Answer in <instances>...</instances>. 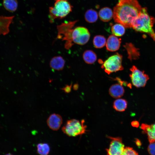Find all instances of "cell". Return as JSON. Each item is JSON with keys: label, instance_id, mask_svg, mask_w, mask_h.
Returning a JSON list of instances; mask_svg holds the SVG:
<instances>
[{"label": "cell", "instance_id": "cell-12", "mask_svg": "<svg viewBox=\"0 0 155 155\" xmlns=\"http://www.w3.org/2000/svg\"><path fill=\"white\" fill-rule=\"evenodd\" d=\"M121 42V39L113 35H111L107 39L106 44V50L113 52L118 50L119 48Z\"/></svg>", "mask_w": 155, "mask_h": 155}, {"label": "cell", "instance_id": "cell-24", "mask_svg": "<svg viewBox=\"0 0 155 155\" xmlns=\"http://www.w3.org/2000/svg\"><path fill=\"white\" fill-rule=\"evenodd\" d=\"M37 148L38 153L40 155H48L49 153L50 148L47 143H39L37 145Z\"/></svg>", "mask_w": 155, "mask_h": 155}, {"label": "cell", "instance_id": "cell-17", "mask_svg": "<svg viewBox=\"0 0 155 155\" xmlns=\"http://www.w3.org/2000/svg\"><path fill=\"white\" fill-rule=\"evenodd\" d=\"M113 14L112 10L108 7L101 8L98 13L100 19L104 22H108L110 21L113 17Z\"/></svg>", "mask_w": 155, "mask_h": 155}, {"label": "cell", "instance_id": "cell-25", "mask_svg": "<svg viewBox=\"0 0 155 155\" xmlns=\"http://www.w3.org/2000/svg\"><path fill=\"white\" fill-rule=\"evenodd\" d=\"M121 155H138V154L132 148L127 147L125 148Z\"/></svg>", "mask_w": 155, "mask_h": 155}, {"label": "cell", "instance_id": "cell-10", "mask_svg": "<svg viewBox=\"0 0 155 155\" xmlns=\"http://www.w3.org/2000/svg\"><path fill=\"white\" fill-rule=\"evenodd\" d=\"M63 121L62 118L60 115L53 113L49 116L46 122L48 126L50 129L57 131L60 127Z\"/></svg>", "mask_w": 155, "mask_h": 155}, {"label": "cell", "instance_id": "cell-3", "mask_svg": "<svg viewBox=\"0 0 155 155\" xmlns=\"http://www.w3.org/2000/svg\"><path fill=\"white\" fill-rule=\"evenodd\" d=\"M72 6L67 0L56 1L54 5L49 8V18L52 22L56 19H62L72 11Z\"/></svg>", "mask_w": 155, "mask_h": 155}, {"label": "cell", "instance_id": "cell-13", "mask_svg": "<svg viewBox=\"0 0 155 155\" xmlns=\"http://www.w3.org/2000/svg\"><path fill=\"white\" fill-rule=\"evenodd\" d=\"M141 129L147 135L150 143L155 142V123L150 125L142 123Z\"/></svg>", "mask_w": 155, "mask_h": 155}, {"label": "cell", "instance_id": "cell-1", "mask_svg": "<svg viewBox=\"0 0 155 155\" xmlns=\"http://www.w3.org/2000/svg\"><path fill=\"white\" fill-rule=\"evenodd\" d=\"M142 9L137 0H119L113 8L114 21L125 28H131L132 23L140 15Z\"/></svg>", "mask_w": 155, "mask_h": 155}, {"label": "cell", "instance_id": "cell-29", "mask_svg": "<svg viewBox=\"0 0 155 155\" xmlns=\"http://www.w3.org/2000/svg\"><path fill=\"white\" fill-rule=\"evenodd\" d=\"M78 88V85L76 84L74 85L73 86V89L74 90H77Z\"/></svg>", "mask_w": 155, "mask_h": 155}, {"label": "cell", "instance_id": "cell-9", "mask_svg": "<svg viewBox=\"0 0 155 155\" xmlns=\"http://www.w3.org/2000/svg\"><path fill=\"white\" fill-rule=\"evenodd\" d=\"M107 137L111 140L109 148L106 149L107 155H121L125 148L122 138Z\"/></svg>", "mask_w": 155, "mask_h": 155}, {"label": "cell", "instance_id": "cell-7", "mask_svg": "<svg viewBox=\"0 0 155 155\" xmlns=\"http://www.w3.org/2000/svg\"><path fill=\"white\" fill-rule=\"evenodd\" d=\"M131 73L129 76L133 86L137 88L144 87L149 79L148 76L144 71L138 69L135 66H133L130 69Z\"/></svg>", "mask_w": 155, "mask_h": 155}, {"label": "cell", "instance_id": "cell-23", "mask_svg": "<svg viewBox=\"0 0 155 155\" xmlns=\"http://www.w3.org/2000/svg\"><path fill=\"white\" fill-rule=\"evenodd\" d=\"M106 39L102 35H98L94 37L93 40V44L96 48H101L103 47L106 44Z\"/></svg>", "mask_w": 155, "mask_h": 155}, {"label": "cell", "instance_id": "cell-18", "mask_svg": "<svg viewBox=\"0 0 155 155\" xmlns=\"http://www.w3.org/2000/svg\"><path fill=\"white\" fill-rule=\"evenodd\" d=\"M3 4L6 10L10 12H13L17 9L18 3L17 0H3Z\"/></svg>", "mask_w": 155, "mask_h": 155}, {"label": "cell", "instance_id": "cell-30", "mask_svg": "<svg viewBox=\"0 0 155 155\" xmlns=\"http://www.w3.org/2000/svg\"><path fill=\"white\" fill-rule=\"evenodd\" d=\"M5 155H13L12 154H11V153H9L7 154H5Z\"/></svg>", "mask_w": 155, "mask_h": 155}, {"label": "cell", "instance_id": "cell-2", "mask_svg": "<svg viewBox=\"0 0 155 155\" xmlns=\"http://www.w3.org/2000/svg\"><path fill=\"white\" fill-rule=\"evenodd\" d=\"M155 22L154 18L148 13L146 8H143L132 23L131 27L136 31L148 34L155 41V33L153 29Z\"/></svg>", "mask_w": 155, "mask_h": 155}, {"label": "cell", "instance_id": "cell-19", "mask_svg": "<svg viewBox=\"0 0 155 155\" xmlns=\"http://www.w3.org/2000/svg\"><path fill=\"white\" fill-rule=\"evenodd\" d=\"M127 101L124 99L118 98L114 102L113 106L116 111L119 112L124 111L127 107Z\"/></svg>", "mask_w": 155, "mask_h": 155}, {"label": "cell", "instance_id": "cell-5", "mask_svg": "<svg viewBox=\"0 0 155 155\" xmlns=\"http://www.w3.org/2000/svg\"><path fill=\"white\" fill-rule=\"evenodd\" d=\"M78 20L73 21L65 22L57 26L58 32V37L63 36V39L65 40V47L68 49L73 45L72 38V33L73 29L75 24Z\"/></svg>", "mask_w": 155, "mask_h": 155}, {"label": "cell", "instance_id": "cell-6", "mask_svg": "<svg viewBox=\"0 0 155 155\" xmlns=\"http://www.w3.org/2000/svg\"><path fill=\"white\" fill-rule=\"evenodd\" d=\"M122 56L118 53L109 57L102 64L101 67L108 74L122 70Z\"/></svg>", "mask_w": 155, "mask_h": 155}, {"label": "cell", "instance_id": "cell-28", "mask_svg": "<svg viewBox=\"0 0 155 155\" xmlns=\"http://www.w3.org/2000/svg\"><path fill=\"white\" fill-rule=\"evenodd\" d=\"M131 124L132 126L134 127H138L139 126V123L137 121H132Z\"/></svg>", "mask_w": 155, "mask_h": 155}, {"label": "cell", "instance_id": "cell-21", "mask_svg": "<svg viewBox=\"0 0 155 155\" xmlns=\"http://www.w3.org/2000/svg\"><path fill=\"white\" fill-rule=\"evenodd\" d=\"M98 15L97 11L94 9H90L85 13L84 18L86 22L89 23L95 22L98 20Z\"/></svg>", "mask_w": 155, "mask_h": 155}, {"label": "cell", "instance_id": "cell-31", "mask_svg": "<svg viewBox=\"0 0 155 155\" xmlns=\"http://www.w3.org/2000/svg\"><path fill=\"white\" fill-rule=\"evenodd\" d=\"M55 0L56 1L59 0Z\"/></svg>", "mask_w": 155, "mask_h": 155}, {"label": "cell", "instance_id": "cell-8", "mask_svg": "<svg viewBox=\"0 0 155 155\" xmlns=\"http://www.w3.org/2000/svg\"><path fill=\"white\" fill-rule=\"evenodd\" d=\"M90 34L88 29L84 27L78 26L73 29L72 38L73 42L80 45L86 44L88 41Z\"/></svg>", "mask_w": 155, "mask_h": 155}, {"label": "cell", "instance_id": "cell-16", "mask_svg": "<svg viewBox=\"0 0 155 155\" xmlns=\"http://www.w3.org/2000/svg\"><path fill=\"white\" fill-rule=\"evenodd\" d=\"M65 64V60L60 56L53 57L51 60L50 63V66L51 68L59 71L63 69Z\"/></svg>", "mask_w": 155, "mask_h": 155}, {"label": "cell", "instance_id": "cell-15", "mask_svg": "<svg viewBox=\"0 0 155 155\" xmlns=\"http://www.w3.org/2000/svg\"><path fill=\"white\" fill-rule=\"evenodd\" d=\"M124 46L127 51L128 55V58L130 60L139 58L140 55L139 49L136 48L132 44L126 43Z\"/></svg>", "mask_w": 155, "mask_h": 155}, {"label": "cell", "instance_id": "cell-11", "mask_svg": "<svg viewBox=\"0 0 155 155\" xmlns=\"http://www.w3.org/2000/svg\"><path fill=\"white\" fill-rule=\"evenodd\" d=\"M14 16H0V35H5L9 32V26L12 22Z\"/></svg>", "mask_w": 155, "mask_h": 155}, {"label": "cell", "instance_id": "cell-4", "mask_svg": "<svg viewBox=\"0 0 155 155\" xmlns=\"http://www.w3.org/2000/svg\"><path fill=\"white\" fill-rule=\"evenodd\" d=\"M85 120L80 121L73 119L67 120L62 128V131L70 137H75L85 133L88 131Z\"/></svg>", "mask_w": 155, "mask_h": 155}, {"label": "cell", "instance_id": "cell-20", "mask_svg": "<svg viewBox=\"0 0 155 155\" xmlns=\"http://www.w3.org/2000/svg\"><path fill=\"white\" fill-rule=\"evenodd\" d=\"M83 57L84 61L88 64L94 63L97 59L96 54L91 50L85 51L83 54Z\"/></svg>", "mask_w": 155, "mask_h": 155}, {"label": "cell", "instance_id": "cell-14", "mask_svg": "<svg viewBox=\"0 0 155 155\" xmlns=\"http://www.w3.org/2000/svg\"><path fill=\"white\" fill-rule=\"evenodd\" d=\"M124 92V89L122 85L119 83L112 85L109 90V93L110 96L116 98H119L122 96Z\"/></svg>", "mask_w": 155, "mask_h": 155}, {"label": "cell", "instance_id": "cell-26", "mask_svg": "<svg viewBox=\"0 0 155 155\" xmlns=\"http://www.w3.org/2000/svg\"><path fill=\"white\" fill-rule=\"evenodd\" d=\"M148 149V152L151 155H155V142L150 143Z\"/></svg>", "mask_w": 155, "mask_h": 155}, {"label": "cell", "instance_id": "cell-22", "mask_svg": "<svg viewBox=\"0 0 155 155\" xmlns=\"http://www.w3.org/2000/svg\"><path fill=\"white\" fill-rule=\"evenodd\" d=\"M125 27L122 24L117 23L111 27V31L113 35L117 36H122L125 33Z\"/></svg>", "mask_w": 155, "mask_h": 155}, {"label": "cell", "instance_id": "cell-27", "mask_svg": "<svg viewBox=\"0 0 155 155\" xmlns=\"http://www.w3.org/2000/svg\"><path fill=\"white\" fill-rule=\"evenodd\" d=\"M71 86L72 84L70 85H66L64 87L61 88V89L65 93H68L71 91Z\"/></svg>", "mask_w": 155, "mask_h": 155}]
</instances>
